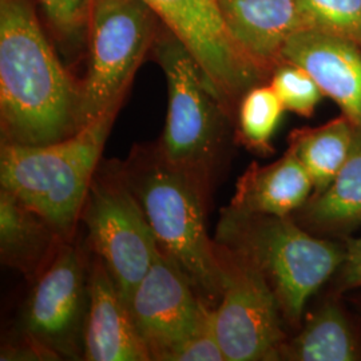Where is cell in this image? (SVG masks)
Masks as SVG:
<instances>
[{
	"label": "cell",
	"mask_w": 361,
	"mask_h": 361,
	"mask_svg": "<svg viewBox=\"0 0 361 361\" xmlns=\"http://www.w3.org/2000/svg\"><path fill=\"white\" fill-rule=\"evenodd\" d=\"M1 142L50 145L80 130V85L59 61L34 0H0Z\"/></svg>",
	"instance_id": "6da1fadb"
},
{
	"label": "cell",
	"mask_w": 361,
	"mask_h": 361,
	"mask_svg": "<svg viewBox=\"0 0 361 361\" xmlns=\"http://www.w3.org/2000/svg\"><path fill=\"white\" fill-rule=\"evenodd\" d=\"M123 177L142 207L158 249L216 310L224 290L217 244L205 226L207 186L171 164L159 145L137 147L121 164Z\"/></svg>",
	"instance_id": "7a4b0ae2"
},
{
	"label": "cell",
	"mask_w": 361,
	"mask_h": 361,
	"mask_svg": "<svg viewBox=\"0 0 361 361\" xmlns=\"http://www.w3.org/2000/svg\"><path fill=\"white\" fill-rule=\"evenodd\" d=\"M216 243L250 261L271 285L285 322L300 326L310 298L341 265L344 241L319 237L293 216L276 217L222 209Z\"/></svg>",
	"instance_id": "3957f363"
},
{
	"label": "cell",
	"mask_w": 361,
	"mask_h": 361,
	"mask_svg": "<svg viewBox=\"0 0 361 361\" xmlns=\"http://www.w3.org/2000/svg\"><path fill=\"white\" fill-rule=\"evenodd\" d=\"M116 113L104 114L59 142L40 146L1 142V189L68 238L82 214Z\"/></svg>",
	"instance_id": "277c9868"
},
{
	"label": "cell",
	"mask_w": 361,
	"mask_h": 361,
	"mask_svg": "<svg viewBox=\"0 0 361 361\" xmlns=\"http://www.w3.org/2000/svg\"><path fill=\"white\" fill-rule=\"evenodd\" d=\"M153 47L166 77L169 95L166 125L158 145L171 164L209 186L229 116L178 37L168 30L157 37Z\"/></svg>",
	"instance_id": "5b68a950"
},
{
	"label": "cell",
	"mask_w": 361,
	"mask_h": 361,
	"mask_svg": "<svg viewBox=\"0 0 361 361\" xmlns=\"http://www.w3.org/2000/svg\"><path fill=\"white\" fill-rule=\"evenodd\" d=\"M159 18L143 0H90L89 63L80 85V129L118 111L157 39Z\"/></svg>",
	"instance_id": "8992f818"
},
{
	"label": "cell",
	"mask_w": 361,
	"mask_h": 361,
	"mask_svg": "<svg viewBox=\"0 0 361 361\" xmlns=\"http://www.w3.org/2000/svg\"><path fill=\"white\" fill-rule=\"evenodd\" d=\"M80 217L94 253L104 261L128 304L133 290L150 269L158 246L121 164L98 166Z\"/></svg>",
	"instance_id": "52a82bcc"
},
{
	"label": "cell",
	"mask_w": 361,
	"mask_h": 361,
	"mask_svg": "<svg viewBox=\"0 0 361 361\" xmlns=\"http://www.w3.org/2000/svg\"><path fill=\"white\" fill-rule=\"evenodd\" d=\"M216 241V240H214ZM217 244L224 290L214 324L226 361L281 360L283 313L262 273L241 255Z\"/></svg>",
	"instance_id": "ba28073f"
},
{
	"label": "cell",
	"mask_w": 361,
	"mask_h": 361,
	"mask_svg": "<svg viewBox=\"0 0 361 361\" xmlns=\"http://www.w3.org/2000/svg\"><path fill=\"white\" fill-rule=\"evenodd\" d=\"M192 52L209 87L231 116L246 91L268 75L234 43L217 0H143Z\"/></svg>",
	"instance_id": "9c48e42d"
},
{
	"label": "cell",
	"mask_w": 361,
	"mask_h": 361,
	"mask_svg": "<svg viewBox=\"0 0 361 361\" xmlns=\"http://www.w3.org/2000/svg\"><path fill=\"white\" fill-rule=\"evenodd\" d=\"M89 310V271L82 252L62 245L39 274L22 317L23 336L59 359H77L83 349Z\"/></svg>",
	"instance_id": "30bf717a"
},
{
	"label": "cell",
	"mask_w": 361,
	"mask_h": 361,
	"mask_svg": "<svg viewBox=\"0 0 361 361\" xmlns=\"http://www.w3.org/2000/svg\"><path fill=\"white\" fill-rule=\"evenodd\" d=\"M128 305L150 360L157 361L168 360L174 349L201 329L213 310L159 249Z\"/></svg>",
	"instance_id": "8fae6325"
},
{
	"label": "cell",
	"mask_w": 361,
	"mask_h": 361,
	"mask_svg": "<svg viewBox=\"0 0 361 361\" xmlns=\"http://www.w3.org/2000/svg\"><path fill=\"white\" fill-rule=\"evenodd\" d=\"M283 61L305 68L324 95L361 131L360 44L317 30H302L285 43Z\"/></svg>",
	"instance_id": "7c38bea8"
},
{
	"label": "cell",
	"mask_w": 361,
	"mask_h": 361,
	"mask_svg": "<svg viewBox=\"0 0 361 361\" xmlns=\"http://www.w3.org/2000/svg\"><path fill=\"white\" fill-rule=\"evenodd\" d=\"M83 359L150 360L129 305L99 257H95L89 268V310L83 334Z\"/></svg>",
	"instance_id": "4fadbf2b"
},
{
	"label": "cell",
	"mask_w": 361,
	"mask_h": 361,
	"mask_svg": "<svg viewBox=\"0 0 361 361\" xmlns=\"http://www.w3.org/2000/svg\"><path fill=\"white\" fill-rule=\"evenodd\" d=\"M234 43L271 78L283 62L285 43L305 30L297 0H217Z\"/></svg>",
	"instance_id": "5bb4252c"
},
{
	"label": "cell",
	"mask_w": 361,
	"mask_h": 361,
	"mask_svg": "<svg viewBox=\"0 0 361 361\" xmlns=\"http://www.w3.org/2000/svg\"><path fill=\"white\" fill-rule=\"evenodd\" d=\"M308 171L288 147L269 165L253 162L237 180L231 207L247 213L276 217L293 216L313 194Z\"/></svg>",
	"instance_id": "9a60e30c"
},
{
	"label": "cell",
	"mask_w": 361,
	"mask_h": 361,
	"mask_svg": "<svg viewBox=\"0 0 361 361\" xmlns=\"http://www.w3.org/2000/svg\"><path fill=\"white\" fill-rule=\"evenodd\" d=\"M332 290L305 316L300 332L286 340L281 360L361 361V331L359 324Z\"/></svg>",
	"instance_id": "2e32d148"
},
{
	"label": "cell",
	"mask_w": 361,
	"mask_h": 361,
	"mask_svg": "<svg viewBox=\"0 0 361 361\" xmlns=\"http://www.w3.org/2000/svg\"><path fill=\"white\" fill-rule=\"evenodd\" d=\"M293 219L310 233L332 240L344 241L361 229V131L335 180L323 192L312 194Z\"/></svg>",
	"instance_id": "e0dca14e"
},
{
	"label": "cell",
	"mask_w": 361,
	"mask_h": 361,
	"mask_svg": "<svg viewBox=\"0 0 361 361\" xmlns=\"http://www.w3.org/2000/svg\"><path fill=\"white\" fill-rule=\"evenodd\" d=\"M62 234L6 189L0 192V255L6 265L26 274L50 264Z\"/></svg>",
	"instance_id": "ac0fdd59"
},
{
	"label": "cell",
	"mask_w": 361,
	"mask_h": 361,
	"mask_svg": "<svg viewBox=\"0 0 361 361\" xmlns=\"http://www.w3.org/2000/svg\"><path fill=\"white\" fill-rule=\"evenodd\" d=\"M357 129L345 116L316 126L293 130L289 149L296 154L313 182V194L320 193L335 180L352 153Z\"/></svg>",
	"instance_id": "d6986e66"
},
{
	"label": "cell",
	"mask_w": 361,
	"mask_h": 361,
	"mask_svg": "<svg viewBox=\"0 0 361 361\" xmlns=\"http://www.w3.org/2000/svg\"><path fill=\"white\" fill-rule=\"evenodd\" d=\"M281 104L271 85L261 83L246 91L237 107L238 140L250 152L259 155H271V145L277 126L284 114Z\"/></svg>",
	"instance_id": "ffe728a7"
},
{
	"label": "cell",
	"mask_w": 361,
	"mask_h": 361,
	"mask_svg": "<svg viewBox=\"0 0 361 361\" xmlns=\"http://www.w3.org/2000/svg\"><path fill=\"white\" fill-rule=\"evenodd\" d=\"M305 30L350 39L361 46V0H297Z\"/></svg>",
	"instance_id": "44dd1931"
},
{
	"label": "cell",
	"mask_w": 361,
	"mask_h": 361,
	"mask_svg": "<svg viewBox=\"0 0 361 361\" xmlns=\"http://www.w3.org/2000/svg\"><path fill=\"white\" fill-rule=\"evenodd\" d=\"M269 85L285 110L305 118L313 116L317 104L325 97L305 68L288 61H283L273 70Z\"/></svg>",
	"instance_id": "7402d4cb"
},
{
	"label": "cell",
	"mask_w": 361,
	"mask_h": 361,
	"mask_svg": "<svg viewBox=\"0 0 361 361\" xmlns=\"http://www.w3.org/2000/svg\"><path fill=\"white\" fill-rule=\"evenodd\" d=\"M52 37L67 52L87 43L90 0H37Z\"/></svg>",
	"instance_id": "603a6c76"
},
{
	"label": "cell",
	"mask_w": 361,
	"mask_h": 361,
	"mask_svg": "<svg viewBox=\"0 0 361 361\" xmlns=\"http://www.w3.org/2000/svg\"><path fill=\"white\" fill-rule=\"evenodd\" d=\"M166 361H226L216 334L214 310L201 329L174 349Z\"/></svg>",
	"instance_id": "cb8c5ba5"
},
{
	"label": "cell",
	"mask_w": 361,
	"mask_h": 361,
	"mask_svg": "<svg viewBox=\"0 0 361 361\" xmlns=\"http://www.w3.org/2000/svg\"><path fill=\"white\" fill-rule=\"evenodd\" d=\"M344 245V259L331 280L334 290L340 295L361 289V235L345 238Z\"/></svg>",
	"instance_id": "d4e9b609"
},
{
	"label": "cell",
	"mask_w": 361,
	"mask_h": 361,
	"mask_svg": "<svg viewBox=\"0 0 361 361\" xmlns=\"http://www.w3.org/2000/svg\"><path fill=\"white\" fill-rule=\"evenodd\" d=\"M59 357L50 349L44 348L37 341L22 337L13 345H6L1 350V360H58Z\"/></svg>",
	"instance_id": "484cf974"
}]
</instances>
